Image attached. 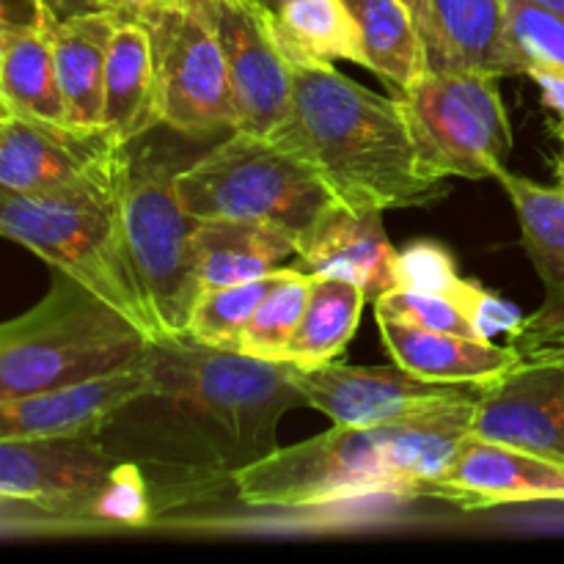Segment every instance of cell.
Wrapping results in <instances>:
<instances>
[{
    "label": "cell",
    "instance_id": "6da1fadb",
    "mask_svg": "<svg viewBox=\"0 0 564 564\" xmlns=\"http://www.w3.org/2000/svg\"><path fill=\"white\" fill-rule=\"evenodd\" d=\"M149 386L102 427L113 460H132L174 496L231 482L279 449V424L303 408L295 364L218 350L191 336L154 339Z\"/></svg>",
    "mask_w": 564,
    "mask_h": 564
},
{
    "label": "cell",
    "instance_id": "7a4b0ae2",
    "mask_svg": "<svg viewBox=\"0 0 564 564\" xmlns=\"http://www.w3.org/2000/svg\"><path fill=\"white\" fill-rule=\"evenodd\" d=\"M482 391V386H479ZM479 391L438 408L375 424L345 427L275 449L235 477L237 496L257 510H306L364 496L427 499L471 433Z\"/></svg>",
    "mask_w": 564,
    "mask_h": 564
},
{
    "label": "cell",
    "instance_id": "3957f363",
    "mask_svg": "<svg viewBox=\"0 0 564 564\" xmlns=\"http://www.w3.org/2000/svg\"><path fill=\"white\" fill-rule=\"evenodd\" d=\"M268 138L356 209L430 207L449 193L419 154L394 97L358 86L334 64H292L290 113Z\"/></svg>",
    "mask_w": 564,
    "mask_h": 564
},
{
    "label": "cell",
    "instance_id": "277c9868",
    "mask_svg": "<svg viewBox=\"0 0 564 564\" xmlns=\"http://www.w3.org/2000/svg\"><path fill=\"white\" fill-rule=\"evenodd\" d=\"M152 336L55 270L50 292L0 325V402L108 378L147 358Z\"/></svg>",
    "mask_w": 564,
    "mask_h": 564
},
{
    "label": "cell",
    "instance_id": "5b68a950",
    "mask_svg": "<svg viewBox=\"0 0 564 564\" xmlns=\"http://www.w3.org/2000/svg\"><path fill=\"white\" fill-rule=\"evenodd\" d=\"M124 165L127 152L99 174L42 193H17L0 185V237L20 242L53 270L80 281L154 341L121 246L119 187Z\"/></svg>",
    "mask_w": 564,
    "mask_h": 564
},
{
    "label": "cell",
    "instance_id": "8992f818",
    "mask_svg": "<svg viewBox=\"0 0 564 564\" xmlns=\"http://www.w3.org/2000/svg\"><path fill=\"white\" fill-rule=\"evenodd\" d=\"M174 187L193 218L262 220L297 242L339 202L306 160L248 130H231L196 163L176 169Z\"/></svg>",
    "mask_w": 564,
    "mask_h": 564
},
{
    "label": "cell",
    "instance_id": "52a82bcc",
    "mask_svg": "<svg viewBox=\"0 0 564 564\" xmlns=\"http://www.w3.org/2000/svg\"><path fill=\"white\" fill-rule=\"evenodd\" d=\"M174 174L169 160L127 154L119 187L121 246L154 339L187 336L202 297L193 248L198 218L182 207Z\"/></svg>",
    "mask_w": 564,
    "mask_h": 564
},
{
    "label": "cell",
    "instance_id": "ba28073f",
    "mask_svg": "<svg viewBox=\"0 0 564 564\" xmlns=\"http://www.w3.org/2000/svg\"><path fill=\"white\" fill-rule=\"evenodd\" d=\"M501 77L430 66L413 86L394 91L419 154L444 180H490L512 152V124Z\"/></svg>",
    "mask_w": 564,
    "mask_h": 564
},
{
    "label": "cell",
    "instance_id": "9c48e42d",
    "mask_svg": "<svg viewBox=\"0 0 564 564\" xmlns=\"http://www.w3.org/2000/svg\"><path fill=\"white\" fill-rule=\"evenodd\" d=\"M138 22L147 28L152 50L163 124L185 135L240 130V110L224 53L198 11L185 0Z\"/></svg>",
    "mask_w": 564,
    "mask_h": 564
},
{
    "label": "cell",
    "instance_id": "30bf717a",
    "mask_svg": "<svg viewBox=\"0 0 564 564\" xmlns=\"http://www.w3.org/2000/svg\"><path fill=\"white\" fill-rule=\"evenodd\" d=\"M213 31L231 88L240 130L273 135L292 105V64L281 53L270 11L257 0H187Z\"/></svg>",
    "mask_w": 564,
    "mask_h": 564
},
{
    "label": "cell",
    "instance_id": "8fae6325",
    "mask_svg": "<svg viewBox=\"0 0 564 564\" xmlns=\"http://www.w3.org/2000/svg\"><path fill=\"white\" fill-rule=\"evenodd\" d=\"M113 466L102 433L0 438V494L55 512L66 529H91L88 505Z\"/></svg>",
    "mask_w": 564,
    "mask_h": 564
},
{
    "label": "cell",
    "instance_id": "7c38bea8",
    "mask_svg": "<svg viewBox=\"0 0 564 564\" xmlns=\"http://www.w3.org/2000/svg\"><path fill=\"white\" fill-rule=\"evenodd\" d=\"M295 383L308 408L325 413L330 422L345 424V427L400 422L444 402L474 394L482 386L422 380L397 364L394 367H350V364L334 361L312 369L295 367Z\"/></svg>",
    "mask_w": 564,
    "mask_h": 564
},
{
    "label": "cell",
    "instance_id": "4fadbf2b",
    "mask_svg": "<svg viewBox=\"0 0 564 564\" xmlns=\"http://www.w3.org/2000/svg\"><path fill=\"white\" fill-rule=\"evenodd\" d=\"M471 433L564 463V345L482 383Z\"/></svg>",
    "mask_w": 564,
    "mask_h": 564
},
{
    "label": "cell",
    "instance_id": "5bb4252c",
    "mask_svg": "<svg viewBox=\"0 0 564 564\" xmlns=\"http://www.w3.org/2000/svg\"><path fill=\"white\" fill-rule=\"evenodd\" d=\"M124 152L105 127L11 113L0 130V185L17 193L53 191L110 169Z\"/></svg>",
    "mask_w": 564,
    "mask_h": 564
},
{
    "label": "cell",
    "instance_id": "9a60e30c",
    "mask_svg": "<svg viewBox=\"0 0 564 564\" xmlns=\"http://www.w3.org/2000/svg\"><path fill=\"white\" fill-rule=\"evenodd\" d=\"M427 499L460 510L564 501V463L468 433L444 477L430 485Z\"/></svg>",
    "mask_w": 564,
    "mask_h": 564
},
{
    "label": "cell",
    "instance_id": "2e32d148",
    "mask_svg": "<svg viewBox=\"0 0 564 564\" xmlns=\"http://www.w3.org/2000/svg\"><path fill=\"white\" fill-rule=\"evenodd\" d=\"M516 207L521 240L543 281L545 301L527 317L510 345L523 356L564 345V193L501 169L496 174Z\"/></svg>",
    "mask_w": 564,
    "mask_h": 564
},
{
    "label": "cell",
    "instance_id": "e0dca14e",
    "mask_svg": "<svg viewBox=\"0 0 564 564\" xmlns=\"http://www.w3.org/2000/svg\"><path fill=\"white\" fill-rule=\"evenodd\" d=\"M397 257L400 251L389 242L380 209H356L336 202L297 242L292 268L352 281L375 303L397 290Z\"/></svg>",
    "mask_w": 564,
    "mask_h": 564
},
{
    "label": "cell",
    "instance_id": "ac0fdd59",
    "mask_svg": "<svg viewBox=\"0 0 564 564\" xmlns=\"http://www.w3.org/2000/svg\"><path fill=\"white\" fill-rule=\"evenodd\" d=\"M149 352V350H147ZM149 386L147 358L108 378L0 402V438L102 433L108 419Z\"/></svg>",
    "mask_w": 564,
    "mask_h": 564
},
{
    "label": "cell",
    "instance_id": "d6986e66",
    "mask_svg": "<svg viewBox=\"0 0 564 564\" xmlns=\"http://www.w3.org/2000/svg\"><path fill=\"white\" fill-rule=\"evenodd\" d=\"M430 66L494 77L527 75L507 25V0H430Z\"/></svg>",
    "mask_w": 564,
    "mask_h": 564
},
{
    "label": "cell",
    "instance_id": "ffe728a7",
    "mask_svg": "<svg viewBox=\"0 0 564 564\" xmlns=\"http://www.w3.org/2000/svg\"><path fill=\"white\" fill-rule=\"evenodd\" d=\"M378 328L391 361L422 380L488 383L521 361L512 345H494L477 336L416 328L389 317H378Z\"/></svg>",
    "mask_w": 564,
    "mask_h": 564
},
{
    "label": "cell",
    "instance_id": "44dd1931",
    "mask_svg": "<svg viewBox=\"0 0 564 564\" xmlns=\"http://www.w3.org/2000/svg\"><path fill=\"white\" fill-rule=\"evenodd\" d=\"M193 248L202 292L262 279L297 257L295 237L262 220H198Z\"/></svg>",
    "mask_w": 564,
    "mask_h": 564
},
{
    "label": "cell",
    "instance_id": "7402d4cb",
    "mask_svg": "<svg viewBox=\"0 0 564 564\" xmlns=\"http://www.w3.org/2000/svg\"><path fill=\"white\" fill-rule=\"evenodd\" d=\"M116 25L119 17L113 11H94L66 20L53 17L55 75L69 124L102 127L105 69Z\"/></svg>",
    "mask_w": 564,
    "mask_h": 564
},
{
    "label": "cell",
    "instance_id": "603a6c76",
    "mask_svg": "<svg viewBox=\"0 0 564 564\" xmlns=\"http://www.w3.org/2000/svg\"><path fill=\"white\" fill-rule=\"evenodd\" d=\"M158 124H163V113L147 28L119 20L105 69L102 127L121 147H130Z\"/></svg>",
    "mask_w": 564,
    "mask_h": 564
},
{
    "label": "cell",
    "instance_id": "cb8c5ba5",
    "mask_svg": "<svg viewBox=\"0 0 564 564\" xmlns=\"http://www.w3.org/2000/svg\"><path fill=\"white\" fill-rule=\"evenodd\" d=\"M270 25L290 64L352 61L367 66L361 31L345 0H290L270 14Z\"/></svg>",
    "mask_w": 564,
    "mask_h": 564
},
{
    "label": "cell",
    "instance_id": "d4e9b609",
    "mask_svg": "<svg viewBox=\"0 0 564 564\" xmlns=\"http://www.w3.org/2000/svg\"><path fill=\"white\" fill-rule=\"evenodd\" d=\"M361 31L367 69H372L389 91L413 86L430 69L427 44L405 0H345Z\"/></svg>",
    "mask_w": 564,
    "mask_h": 564
},
{
    "label": "cell",
    "instance_id": "484cf974",
    "mask_svg": "<svg viewBox=\"0 0 564 564\" xmlns=\"http://www.w3.org/2000/svg\"><path fill=\"white\" fill-rule=\"evenodd\" d=\"M367 295L358 284L330 275H312L301 325L284 352V361L301 369L323 367L345 352L361 323Z\"/></svg>",
    "mask_w": 564,
    "mask_h": 564
},
{
    "label": "cell",
    "instance_id": "4316f807",
    "mask_svg": "<svg viewBox=\"0 0 564 564\" xmlns=\"http://www.w3.org/2000/svg\"><path fill=\"white\" fill-rule=\"evenodd\" d=\"M0 94L14 113L66 121V105L55 75L53 14L39 28L9 33L0 66Z\"/></svg>",
    "mask_w": 564,
    "mask_h": 564
},
{
    "label": "cell",
    "instance_id": "83f0119b",
    "mask_svg": "<svg viewBox=\"0 0 564 564\" xmlns=\"http://www.w3.org/2000/svg\"><path fill=\"white\" fill-rule=\"evenodd\" d=\"M312 275L297 268H281L275 273L273 286L259 301L246 334H242L240 352L268 361H284V352L301 325L303 308L308 301Z\"/></svg>",
    "mask_w": 564,
    "mask_h": 564
},
{
    "label": "cell",
    "instance_id": "f1b7e54d",
    "mask_svg": "<svg viewBox=\"0 0 564 564\" xmlns=\"http://www.w3.org/2000/svg\"><path fill=\"white\" fill-rule=\"evenodd\" d=\"M275 273L242 281V284L220 286V290H204L196 306H193L187 336L202 341V345L218 347V350L240 352L242 334H246L259 301L273 286Z\"/></svg>",
    "mask_w": 564,
    "mask_h": 564
},
{
    "label": "cell",
    "instance_id": "f546056e",
    "mask_svg": "<svg viewBox=\"0 0 564 564\" xmlns=\"http://www.w3.org/2000/svg\"><path fill=\"white\" fill-rule=\"evenodd\" d=\"M88 523L91 529H138L152 523V490L138 463L116 460L88 505Z\"/></svg>",
    "mask_w": 564,
    "mask_h": 564
},
{
    "label": "cell",
    "instance_id": "4dcf8cb0",
    "mask_svg": "<svg viewBox=\"0 0 564 564\" xmlns=\"http://www.w3.org/2000/svg\"><path fill=\"white\" fill-rule=\"evenodd\" d=\"M375 317L400 319V323L416 325V328H427V330H446V334L477 336L468 314L463 312L449 295H441V292L405 290V286H397V290L386 292L383 297L375 301Z\"/></svg>",
    "mask_w": 564,
    "mask_h": 564
},
{
    "label": "cell",
    "instance_id": "1f68e13d",
    "mask_svg": "<svg viewBox=\"0 0 564 564\" xmlns=\"http://www.w3.org/2000/svg\"><path fill=\"white\" fill-rule=\"evenodd\" d=\"M507 25L510 39L529 64L545 61V64L564 66V17L554 11L534 6L529 0H507Z\"/></svg>",
    "mask_w": 564,
    "mask_h": 564
},
{
    "label": "cell",
    "instance_id": "d6a6232c",
    "mask_svg": "<svg viewBox=\"0 0 564 564\" xmlns=\"http://www.w3.org/2000/svg\"><path fill=\"white\" fill-rule=\"evenodd\" d=\"M457 284H460V273H457L455 257L441 242H411L397 257V286L452 295Z\"/></svg>",
    "mask_w": 564,
    "mask_h": 564
},
{
    "label": "cell",
    "instance_id": "836d02e7",
    "mask_svg": "<svg viewBox=\"0 0 564 564\" xmlns=\"http://www.w3.org/2000/svg\"><path fill=\"white\" fill-rule=\"evenodd\" d=\"M449 297L468 314L479 339L494 341L496 336H512L523 323L521 308L512 306L510 301H505L496 292L485 290L477 281L460 279V284L455 286Z\"/></svg>",
    "mask_w": 564,
    "mask_h": 564
},
{
    "label": "cell",
    "instance_id": "e575fe53",
    "mask_svg": "<svg viewBox=\"0 0 564 564\" xmlns=\"http://www.w3.org/2000/svg\"><path fill=\"white\" fill-rule=\"evenodd\" d=\"M11 532H69V529L55 512L33 501L0 494V534Z\"/></svg>",
    "mask_w": 564,
    "mask_h": 564
},
{
    "label": "cell",
    "instance_id": "d590c367",
    "mask_svg": "<svg viewBox=\"0 0 564 564\" xmlns=\"http://www.w3.org/2000/svg\"><path fill=\"white\" fill-rule=\"evenodd\" d=\"M50 17L39 0H0V31L17 33L39 28Z\"/></svg>",
    "mask_w": 564,
    "mask_h": 564
},
{
    "label": "cell",
    "instance_id": "8d00e7d4",
    "mask_svg": "<svg viewBox=\"0 0 564 564\" xmlns=\"http://www.w3.org/2000/svg\"><path fill=\"white\" fill-rule=\"evenodd\" d=\"M527 75L538 83L545 108L554 110L556 116H564V66L534 61V64H529Z\"/></svg>",
    "mask_w": 564,
    "mask_h": 564
},
{
    "label": "cell",
    "instance_id": "74e56055",
    "mask_svg": "<svg viewBox=\"0 0 564 564\" xmlns=\"http://www.w3.org/2000/svg\"><path fill=\"white\" fill-rule=\"evenodd\" d=\"M185 0H108V9L113 11L119 20H141V17L152 14V11L171 9V6H180Z\"/></svg>",
    "mask_w": 564,
    "mask_h": 564
},
{
    "label": "cell",
    "instance_id": "f35d334b",
    "mask_svg": "<svg viewBox=\"0 0 564 564\" xmlns=\"http://www.w3.org/2000/svg\"><path fill=\"white\" fill-rule=\"evenodd\" d=\"M55 20L77 14H94V11H110L108 0H39Z\"/></svg>",
    "mask_w": 564,
    "mask_h": 564
},
{
    "label": "cell",
    "instance_id": "ab89813d",
    "mask_svg": "<svg viewBox=\"0 0 564 564\" xmlns=\"http://www.w3.org/2000/svg\"><path fill=\"white\" fill-rule=\"evenodd\" d=\"M551 132H554L556 143H560V154L554 160V176H556V187L564 193V116H556L551 121Z\"/></svg>",
    "mask_w": 564,
    "mask_h": 564
},
{
    "label": "cell",
    "instance_id": "60d3db41",
    "mask_svg": "<svg viewBox=\"0 0 564 564\" xmlns=\"http://www.w3.org/2000/svg\"><path fill=\"white\" fill-rule=\"evenodd\" d=\"M405 6L411 9L413 20H416L419 31H422L424 44L430 50V0H405Z\"/></svg>",
    "mask_w": 564,
    "mask_h": 564
},
{
    "label": "cell",
    "instance_id": "b9f144b4",
    "mask_svg": "<svg viewBox=\"0 0 564 564\" xmlns=\"http://www.w3.org/2000/svg\"><path fill=\"white\" fill-rule=\"evenodd\" d=\"M6 44H9V33H3V31H0V66H3ZM0 113H3V116H11V113H14V110H11V105L6 102V99H3V94H0Z\"/></svg>",
    "mask_w": 564,
    "mask_h": 564
},
{
    "label": "cell",
    "instance_id": "7bdbcfd3",
    "mask_svg": "<svg viewBox=\"0 0 564 564\" xmlns=\"http://www.w3.org/2000/svg\"><path fill=\"white\" fill-rule=\"evenodd\" d=\"M529 3L543 6V9H549V11H554V14L564 17V0H529Z\"/></svg>",
    "mask_w": 564,
    "mask_h": 564
},
{
    "label": "cell",
    "instance_id": "ee69618b",
    "mask_svg": "<svg viewBox=\"0 0 564 564\" xmlns=\"http://www.w3.org/2000/svg\"><path fill=\"white\" fill-rule=\"evenodd\" d=\"M257 3H262L270 14H275V11H279L284 3H290V0H257Z\"/></svg>",
    "mask_w": 564,
    "mask_h": 564
},
{
    "label": "cell",
    "instance_id": "f6af8a7d",
    "mask_svg": "<svg viewBox=\"0 0 564 564\" xmlns=\"http://www.w3.org/2000/svg\"><path fill=\"white\" fill-rule=\"evenodd\" d=\"M6 119H9V116H3V113H0V130H3V124H6Z\"/></svg>",
    "mask_w": 564,
    "mask_h": 564
}]
</instances>
